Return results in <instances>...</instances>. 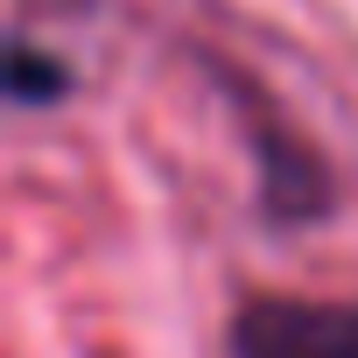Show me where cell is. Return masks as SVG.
<instances>
[{
  "mask_svg": "<svg viewBox=\"0 0 358 358\" xmlns=\"http://www.w3.org/2000/svg\"><path fill=\"white\" fill-rule=\"evenodd\" d=\"M232 358H358V302H253L232 323Z\"/></svg>",
  "mask_w": 358,
  "mask_h": 358,
  "instance_id": "1",
  "label": "cell"
}]
</instances>
